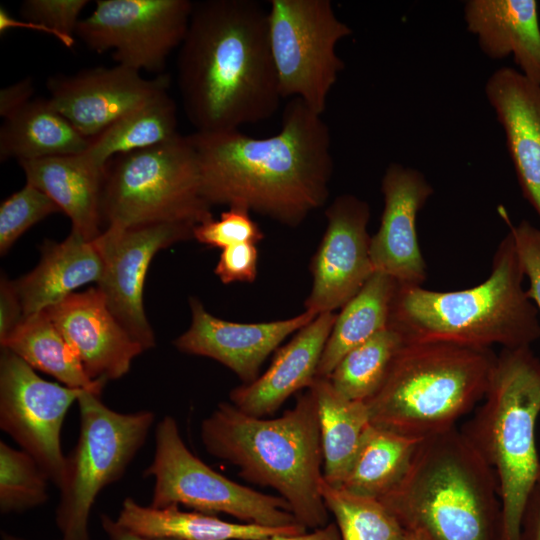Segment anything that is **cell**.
Segmentation results:
<instances>
[{
  "instance_id": "f35d334b",
  "label": "cell",
  "mask_w": 540,
  "mask_h": 540,
  "mask_svg": "<svg viewBox=\"0 0 540 540\" xmlns=\"http://www.w3.org/2000/svg\"><path fill=\"white\" fill-rule=\"evenodd\" d=\"M258 251L254 243H242L222 249L215 274L224 284L253 282L257 276Z\"/></svg>"
},
{
  "instance_id": "d6a6232c",
  "label": "cell",
  "mask_w": 540,
  "mask_h": 540,
  "mask_svg": "<svg viewBox=\"0 0 540 540\" xmlns=\"http://www.w3.org/2000/svg\"><path fill=\"white\" fill-rule=\"evenodd\" d=\"M320 493L341 540H402L405 530L379 499L334 487L324 478Z\"/></svg>"
},
{
  "instance_id": "8992f818",
  "label": "cell",
  "mask_w": 540,
  "mask_h": 540,
  "mask_svg": "<svg viewBox=\"0 0 540 540\" xmlns=\"http://www.w3.org/2000/svg\"><path fill=\"white\" fill-rule=\"evenodd\" d=\"M539 417L540 359L530 347L502 348L483 400L459 428L497 480L499 540H519L525 504L540 480Z\"/></svg>"
},
{
  "instance_id": "1f68e13d",
  "label": "cell",
  "mask_w": 540,
  "mask_h": 540,
  "mask_svg": "<svg viewBox=\"0 0 540 540\" xmlns=\"http://www.w3.org/2000/svg\"><path fill=\"white\" fill-rule=\"evenodd\" d=\"M403 337L387 327L346 353L328 379L348 399L365 402L384 382Z\"/></svg>"
},
{
  "instance_id": "9a60e30c",
  "label": "cell",
  "mask_w": 540,
  "mask_h": 540,
  "mask_svg": "<svg viewBox=\"0 0 540 540\" xmlns=\"http://www.w3.org/2000/svg\"><path fill=\"white\" fill-rule=\"evenodd\" d=\"M327 227L312 259V290L305 310L315 315L342 308L375 272L370 257L367 202L339 195L325 212Z\"/></svg>"
},
{
  "instance_id": "cb8c5ba5",
  "label": "cell",
  "mask_w": 540,
  "mask_h": 540,
  "mask_svg": "<svg viewBox=\"0 0 540 540\" xmlns=\"http://www.w3.org/2000/svg\"><path fill=\"white\" fill-rule=\"evenodd\" d=\"M27 183L35 186L72 222V230L93 241L103 232L101 197L105 170L83 153L18 162Z\"/></svg>"
},
{
  "instance_id": "8d00e7d4",
  "label": "cell",
  "mask_w": 540,
  "mask_h": 540,
  "mask_svg": "<svg viewBox=\"0 0 540 540\" xmlns=\"http://www.w3.org/2000/svg\"><path fill=\"white\" fill-rule=\"evenodd\" d=\"M87 0H26L20 14L24 21L46 26L61 35L67 48L74 45V34Z\"/></svg>"
},
{
  "instance_id": "d590c367",
  "label": "cell",
  "mask_w": 540,
  "mask_h": 540,
  "mask_svg": "<svg viewBox=\"0 0 540 540\" xmlns=\"http://www.w3.org/2000/svg\"><path fill=\"white\" fill-rule=\"evenodd\" d=\"M193 238L201 244L224 249L242 243L256 244L264 238V233L247 208L232 206L219 219L212 217L197 224Z\"/></svg>"
},
{
  "instance_id": "60d3db41",
  "label": "cell",
  "mask_w": 540,
  "mask_h": 540,
  "mask_svg": "<svg viewBox=\"0 0 540 540\" xmlns=\"http://www.w3.org/2000/svg\"><path fill=\"white\" fill-rule=\"evenodd\" d=\"M34 91L31 77L10 84L0 91V115L8 118L31 101Z\"/></svg>"
},
{
  "instance_id": "603a6c76",
  "label": "cell",
  "mask_w": 540,
  "mask_h": 540,
  "mask_svg": "<svg viewBox=\"0 0 540 540\" xmlns=\"http://www.w3.org/2000/svg\"><path fill=\"white\" fill-rule=\"evenodd\" d=\"M104 261L95 240L71 230L62 242L46 240L38 265L13 280L24 318L58 304L85 284L101 280Z\"/></svg>"
},
{
  "instance_id": "44dd1931",
  "label": "cell",
  "mask_w": 540,
  "mask_h": 540,
  "mask_svg": "<svg viewBox=\"0 0 540 540\" xmlns=\"http://www.w3.org/2000/svg\"><path fill=\"white\" fill-rule=\"evenodd\" d=\"M336 316L334 312L317 315L278 351L262 375L231 390L230 402L248 415L264 418L294 393L309 388Z\"/></svg>"
},
{
  "instance_id": "ee69618b",
  "label": "cell",
  "mask_w": 540,
  "mask_h": 540,
  "mask_svg": "<svg viewBox=\"0 0 540 540\" xmlns=\"http://www.w3.org/2000/svg\"><path fill=\"white\" fill-rule=\"evenodd\" d=\"M12 28H26V29H30V30H34V31L47 33V34H50L53 37H55L64 46H66V42H65L64 38L61 35H59L57 32H55L54 30H52V29H50V28H48L46 26L37 24V23H32V22H29V21L16 19V18L12 17L9 14V12L5 8H3L1 6L0 7V33L3 34V33H5L6 31H8L9 29H12Z\"/></svg>"
},
{
  "instance_id": "484cf974",
  "label": "cell",
  "mask_w": 540,
  "mask_h": 540,
  "mask_svg": "<svg viewBox=\"0 0 540 540\" xmlns=\"http://www.w3.org/2000/svg\"><path fill=\"white\" fill-rule=\"evenodd\" d=\"M91 139L80 134L49 99H34L4 119L0 159L20 161L80 154Z\"/></svg>"
},
{
  "instance_id": "8fae6325",
  "label": "cell",
  "mask_w": 540,
  "mask_h": 540,
  "mask_svg": "<svg viewBox=\"0 0 540 540\" xmlns=\"http://www.w3.org/2000/svg\"><path fill=\"white\" fill-rule=\"evenodd\" d=\"M268 30L282 98L301 99L323 115L344 62L336 47L352 29L330 0H270Z\"/></svg>"
},
{
  "instance_id": "7402d4cb",
  "label": "cell",
  "mask_w": 540,
  "mask_h": 540,
  "mask_svg": "<svg viewBox=\"0 0 540 540\" xmlns=\"http://www.w3.org/2000/svg\"><path fill=\"white\" fill-rule=\"evenodd\" d=\"M467 30L490 59L513 55L518 71L540 85V24L536 0H468Z\"/></svg>"
},
{
  "instance_id": "e0dca14e",
  "label": "cell",
  "mask_w": 540,
  "mask_h": 540,
  "mask_svg": "<svg viewBox=\"0 0 540 540\" xmlns=\"http://www.w3.org/2000/svg\"><path fill=\"white\" fill-rule=\"evenodd\" d=\"M384 208L378 231L371 236L370 257L375 272L399 284L421 286L427 266L417 235V216L434 190L425 175L391 163L381 180Z\"/></svg>"
},
{
  "instance_id": "9c48e42d",
  "label": "cell",
  "mask_w": 540,
  "mask_h": 540,
  "mask_svg": "<svg viewBox=\"0 0 540 540\" xmlns=\"http://www.w3.org/2000/svg\"><path fill=\"white\" fill-rule=\"evenodd\" d=\"M77 402L80 434L66 457L56 512L61 540H89L88 519L96 497L124 474L154 421V414L147 410L114 411L89 391H84Z\"/></svg>"
},
{
  "instance_id": "ab89813d",
  "label": "cell",
  "mask_w": 540,
  "mask_h": 540,
  "mask_svg": "<svg viewBox=\"0 0 540 540\" xmlns=\"http://www.w3.org/2000/svg\"><path fill=\"white\" fill-rule=\"evenodd\" d=\"M24 319L23 308L13 280L5 274L0 278V343Z\"/></svg>"
},
{
  "instance_id": "f1b7e54d",
  "label": "cell",
  "mask_w": 540,
  "mask_h": 540,
  "mask_svg": "<svg viewBox=\"0 0 540 540\" xmlns=\"http://www.w3.org/2000/svg\"><path fill=\"white\" fill-rule=\"evenodd\" d=\"M32 368L45 372L65 386L100 396L106 382L91 380L81 360L45 311L25 317L0 343Z\"/></svg>"
},
{
  "instance_id": "d4e9b609",
  "label": "cell",
  "mask_w": 540,
  "mask_h": 540,
  "mask_svg": "<svg viewBox=\"0 0 540 540\" xmlns=\"http://www.w3.org/2000/svg\"><path fill=\"white\" fill-rule=\"evenodd\" d=\"M116 522L146 538L174 540H260L274 535L306 532L301 525L268 527L254 523L224 521L213 514L187 512L178 505L145 507L126 498Z\"/></svg>"
},
{
  "instance_id": "3957f363",
  "label": "cell",
  "mask_w": 540,
  "mask_h": 540,
  "mask_svg": "<svg viewBox=\"0 0 540 540\" xmlns=\"http://www.w3.org/2000/svg\"><path fill=\"white\" fill-rule=\"evenodd\" d=\"M206 451L239 469L245 480L274 489L300 524H328L320 493L323 454L316 400L310 388L277 418L248 415L221 402L201 423Z\"/></svg>"
},
{
  "instance_id": "5bb4252c",
  "label": "cell",
  "mask_w": 540,
  "mask_h": 540,
  "mask_svg": "<svg viewBox=\"0 0 540 540\" xmlns=\"http://www.w3.org/2000/svg\"><path fill=\"white\" fill-rule=\"evenodd\" d=\"M194 227L186 223L109 226L95 239L104 261L103 276L96 287L119 324L144 350L155 346L143 306L149 265L160 250L193 238Z\"/></svg>"
},
{
  "instance_id": "ba28073f",
  "label": "cell",
  "mask_w": 540,
  "mask_h": 540,
  "mask_svg": "<svg viewBox=\"0 0 540 540\" xmlns=\"http://www.w3.org/2000/svg\"><path fill=\"white\" fill-rule=\"evenodd\" d=\"M101 215L106 227L119 228L196 226L212 218L190 135L111 159L103 181Z\"/></svg>"
},
{
  "instance_id": "bcb514c9",
  "label": "cell",
  "mask_w": 540,
  "mask_h": 540,
  "mask_svg": "<svg viewBox=\"0 0 540 540\" xmlns=\"http://www.w3.org/2000/svg\"><path fill=\"white\" fill-rule=\"evenodd\" d=\"M402 540H428L423 534L417 531H405Z\"/></svg>"
},
{
  "instance_id": "4fadbf2b",
  "label": "cell",
  "mask_w": 540,
  "mask_h": 540,
  "mask_svg": "<svg viewBox=\"0 0 540 540\" xmlns=\"http://www.w3.org/2000/svg\"><path fill=\"white\" fill-rule=\"evenodd\" d=\"M84 391L44 380L23 359L2 348L1 429L37 461L58 488L66 469L61 448L63 421Z\"/></svg>"
},
{
  "instance_id": "f6af8a7d",
  "label": "cell",
  "mask_w": 540,
  "mask_h": 540,
  "mask_svg": "<svg viewBox=\"0 0 540 540\" xmlns=\"http://www.w3.org/2000/svg\"><path fill=\"white\" fill-rule=\"evenodd\" d=\"M102 526L106 531L110 540H174L165 538H146L137 535L126 528L119 525L116 521L112 520L109 516H102Z\"/></svg>"
},
{
  "instance_id": "ffe728a7",
  "label": "cell",
  "mask_w": 540,
  "mask_h": 540,
  "mask_svg": "<svg viewBox=\"0 0 540 540\" xmlns=\"http://www.w3.org/2000/svg\"><path fill=\"white\" fill-rule=\"evenodd\" d=\"M485 95L503 128L522 194L540 218V85L504 66L487 79Z\"/></svg>"
},
{
  "instance_id": "74e56055",
  "label": "cell",
  "mask_w": 540,
  "mask_h": 540,
  "mask_svg": "<svg viewBox=\"0 0 540 540\" xmlns=\"http://www.w3.org/2000/svg\"><path fill=\"white\" fill-rule=\"evenodd\" d=\"M503 215L514 239L525 277L529 280L527 295L540 314V229L526 220L513 225L506 215Z\"/></svg>"
},
{
  "instance_id": "2e32d148",
  "label": "cell",
  "mask_w": 540,
  "mask_h": 540,
  "mask_svg": "<svg viewBox=\"0 0 540 540\" xmlns=\"http://www.w3.org/2000/svg\"><path fill=\"white\" fill-rule=\"evenodd\" d=\"M169 85L168 74L147 79L139 71L119 64L83 69L73 75H54L47 81L50 103L89 139L143 102L168 91Z\"/></svg>"
},
{
  "instance_id": "4dcf8cb0",
  "label": "cell",
  "mask_w": 540,
  "mask_h": 540,
  "mask_svg": "<svg viewBox=\"0 0 540 540\" xmlns=\"http://www.w3.org/2000/svg\"><path fill=\"white\" fill-rule=\"evenodd\" d=\"M421 440L371 424L340 487L382 498L402 480Z\"/></svg>"
},
{
  "instance_id": "4316f807",
  "label": "cell",
  "mask_w": 540,
  "mask_h": 540,
  "mask_svg": "<svg viewBox=\"0 0 540 540\" xmlns=\"http://www.w3.org/2000/svg\"><path fill=\"white\" fill-rule=\"evenodd\" d=\"M314 394L323 454V478L340 487L371 426L367 405L339 393L328 378L316 377L309 386Z\"/></svg>"
},
{
  "instance_id": "f546056e",
  "label": "cell",
  "mask_w": 540,
  "mask_h": 540,
  "mask_svg": "<svg viewBox=\"0 0 540 540\" xmlns=\"http://www.w3.org/2000/svg\"><path fill=\"white\" fill-rule=\"evenodd\" d=\"M177 107L168 91H163L135 107L101 134L91 139L83 155L94 166L105 170L116 156L171 141L177 130Z\"/></svg>"
},
{
  "instance_id": "7dc6e473",
  "label": "cell",
  "mask_w": 540,
  "mask_h": 540,
  "mask_svg": "<svg viewBox=\"0 0 540 540\" xmlns=\"http://www.w3.org/2000/svg\"><path fill=\"white\" fill-rule=\"evenodd\" d=\"M2 540H23V539L15 537L13 535L3 534Z\"/></svg>"
},
{
  "instance_id": "30bf717a",
  "label": "cell",
  "mask_w": 540,
  "mask_h": 540,
  "mask_svg": "<svg viewBox=\"0 0 540 540\" xmlns=\"http://www.w3.org/2000/svg\"><path fill=\"white\" fill-rule=\"evenodd\" d=\"M144 475L154 478L151 506L155 508L182 504L199 512L224 513L268 527L300 524L282 497L234 482L195 456L171 416L157 424L154 458Z\"/></svg>"
},
{
  "instance_id": "7bdbcfd3",
  "label": "cell",
  "mask_w": 540,
  "mask_h": 540,
  "mask_svg": "<svg viewBox=\"0 0 540 540\" xmlns=\"http://www.w3.org/2000/svg\"><path fill=\"white\" fill-rule=\"evenodd\" d=\"M260 540H341V536L336 523L331 522L310 532L274 535Z\"/></svg>"
},
{
  "instance_id": "ac0fdd59",
  "label": "cell",
  "mask_w": 540,
  "mask_h": 540,
  "mask_svg": "<svg viewBox=\"0 0 540 540\" xmlns=\"http://www.w3.org/2000/svg\"><path fill=\"white\" fill-rule=\"evenodd\" d=\"M192 322L175 341L184 353L218 361L248 384L259 376L266 358L290 334L298 332L317 315L309 311L286 319L262 323H238L210 314L196 297L190 298Z\"/></svg>"
},
{
  "instance_id": "6da1fadb",
  "label": "cell",
  "mask_w": 540,
  "mask_h": 540,
  "mask_svg": "<svg viewBox=\"0 0 540 540\" xmlns=\"http://www.w3.org/2000/svg\"><path fill=\"white\" fill-rule=\"evenodd\" d=\"M190 138L210 206H241L294 227L328 198L330 131L301 99L287 103L273 136L254 138L238 129L196 131Z\"/></svg>"
},
{
  "instance_id": "836d02e7",
  "label": "cell",
  "mask_w": 540,
  "mask_h": 540,
  "mask_svg": "<svg viewBox=\"0 0 540 540\" xmlns=\"http://www.w3.org/2000/svg\"><path fill=\"white\" fill-rule=\"evenodd\" d=\"M49 477L26 451L0 442V510L20 512L45 503Z\"/></svg>"
},
{
  "instance_id": "5b68a950",
  "label": "cell",
  "mask_w": 540,
  "mask_h": 540,
  "mask_svg": "<svg viewBox=\"0 0 540 540\" xmlns=\"http://www.w3.org/2000/svg\"><path fill=\"white\" fill-rule=\"evenodd\" d=\"M379 500L405 531L428 540H499L497 480L458 427L422 439L402 480Z\"/></svg>"
},
{
  "instance_id": "e575fe53",
  "label": "cell",
  "mask_w": 540,
  "mask_h": 540,
  "mask_svg": "<svg viewBox=\"0 0 540 540\" xmlns=\"http://www.w3.org/2000/svg\"><path fill=\"white\" fill-rule=\"evenodd\" d=\"M61 212L44 192L26 182L0 205V254L5 255L33 225L47 216Z\"/></svg>"
},
{
  "instance_id": "52a82bcc",
  "label": "cell",
  "mask_w": 540,
  "mask_h": 540,
  "mask_svg": "<svg viewBox=\"0 0 540 540\" xmlns=\"http://www.w3.org/2000/svg\"><path fill=\"white\" fill-rule=\"evenodd\" d=\"M496 359L492 348L404 343L365 401L371 424L419 439L457 427L483 400Z\"/></svg>"
},
{
  "instance_id": "b9f144b4",
  "label": "cell",
  "mask_w": 540,
  "mask_h": 540,
  "mask_svg": "<svg viewBox=\"0 0 540 540\" xmlns=\"http://www.w3.org/2000/svg\"><path fill=\"white\" fill-rule=\"evenodd\" d=\"M519 540H540V480L534 486L525 504Z\"/></svg>"
},
{
  "instance_id": "7a4b0ae2",
  "label": "cell",
  "mask_w": 540,
  "mask_h": 540,
  "mask_svg": "<svg viewBox=\"0 0 540 540\" xmlns=\"http://www.w3.org/2000/svg\"><path fill=\"white\" fill-rule=\"evenodd\" d=\"M184 111L197 132L269 119L281 102L268 10L254 0L194 2L177 58Z\"/></svg>"
},
{
  "instance_id": "83f0119b",
  "label": "cell",
  "mask_w": 540,
  "mask_h": 540,
  "mask_svg": "<svg viewBox=\"0 0 540 540\" xmlns=\"http://www.w3.org/2000/svg\"><path fill=\"white\" fill-rule=\"evenodd\" d=\"M397 285L390 276L374 272L342 307L325 344L316 377L328 378L346 353L388 327Z\"/></svg>"
},
{
  "instance_id": "7c38bea8",
  "label": "cell",
  "mask_w": 540,
  "mask_h": 540,
  "mask_svg": "<svg viewBox=\"0 0 540 540\" xmlns=\"http://www.w3.org/2000/svg\"><path fill=\"white\" fill-rule=\"evenodd\" d=\"M194 2L190 0H98L75 34L91 50L112 51L119 65L162 74L180 47Z\"/></svg>"
},
{
  "instance_id": "277c9868",
  "label": "cell",
  "mask_w": 540,
  "mask_h": 540,
  "mask_svg": "<svg viewBox=\"0 0 540 540\" xmlns=\"http://www.w3.org/2000/svg\"><path fill=\"white\" fill-rule=\"evenodd\" d=\"M524 270L512 235L498 245L490 275L474 287L434 291L397 285L389 327L405 343L471 348L530 347L540 338L539 313L523 287Z\"/></svg>"
},
{
  "instance_id": "d6986e66",
  "label": "cell",
  "mask_w": 540,
  "mask_h": 540,
  "mask_svg": "<svg viewBox=\"0 0 540 540\" xmlns=\"http://www.w3.org/2000/svg\"><path fill=\"white\" fill-rule=\"evenodd\" d=\"M43 311L76 350L93 381L124 376L145 351L119 324L97 287L74 292Z\"/></svg>"
}]
</instances>
